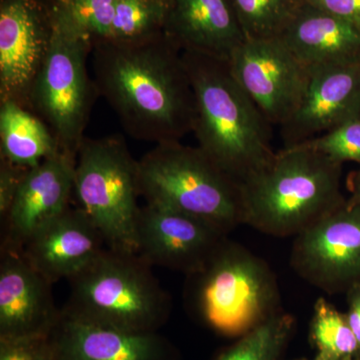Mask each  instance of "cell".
Segmentation results:
<instances>
[{
    "label": "cell",
    "instance_id": "23",
    "mask_svg": "<svg viewBox=\"0 0 360 360\" xmlns=\"http://www.w3.org/2000/svg\"><path fill=\"white\" fill-rule=\"evenodd\" d=\"M167 0H117L110 39L136 42L165 32Z\"/></svg>",
    "mask_w": 360,
    "mask_h": 360
},
{
    "label": "cell",
    "instance_id": "6",
    "mask_svg": "<svg viewBox=\"0 0 360 360\" xmlns=\"http://www.w3.org/2000/svg\"><path fill=\"white\" fill-rule=\"evenodd\" d=\"M139 186L146 203L186 213L226 236L243 224L239 184L198 146L156 144L139 160Z\"/></svg>",
    "mask_w": 360,
    "mask_h": 360
},
{
    "label": "cell",
    "instance_id": "16",
    "mask_svg": "<svg viewBox=\"0 0 360 360\" xmlns=\"http://www.w3.org/2000/svg\"><path fill=\"white\" fill-rule=\"evenodd\" d=\"M106 248L101 232L79 207H68L23 246L30 264L52 284L77 276Z\"/></svg>",
    "mask_w": 360,
    "mask_h": 360
},
{
    "label": "cell",
    "instance_id": "15",
    "mask_svg": "<svg viewBox=\"0 0 360 360\" xmlns=\"http://www.w3.org/2000/svg\"><path fill=\"white\" fill-rule=\"evenodd\" d=\"M52 285L22 250L0 248V338L51 335L61 317Z\"/></svg>",
    "mask_w": 360,
    "mask_h": 360
},
{
    "label": "cell",
    "instance_id": "19",
    "mask_svg": "<svg viewBox=\"0 0 360 360\" xmlns=\"http://www.w3.org/2000/svg\"><path fill=\"white\" fill-rule=\"evenodd\" d=\"M281 39L305 66L360 60L359 28L304 1Z\"/></svg>",
    "mask_w": 360,
    "mask_h": 360
},
{
    "label": "cell",
    "instance_id": "17",
    "mask_svg": "<svg viewBox=\"0 0 360 360\" xmlns=\"http://www.w3.org/2000/svg\"><path fill=\"white\" fill-rule=\"evenodd\" d=\"M58 360H182L179 348L160 333H134L66 316L51 333Z\"/></svg>",
    "mask_w": 360,
    "mask_h": 360
},
{
    "label": "cell",
    "instance_id": "9",
    "mask_svg": "<svg viewBox=\"0 0 360 360\" xmlns=\"http://www.w3.org/2000/svg\"><path fill=\"white\" fill-rule=\"evenodd\" d=\"M290 265L310 285L328 295L360 285V205L345 201L293 238Z\"/></svg>",
    "mask_w": 360,
    "mask_h": 360
},
{
    "label": "cell",
    "instance_id": "29",
    "mask_svg": "<svg viewBox=\"0 0 360 360\" xmlns=\"http://www.w3.org/2000/svg\"><path fill=\"white\" fill-rule=\"evenodd\" d=\"M303 1L347 21L360 30V0H303Z\"/></svg>",
    "mask_w": 360,
    "mask_h": 360
},
{
    "label": "cell",
    "instance_id": "7",
    "mask_svg": "<svg viewBox=\"0 0 360 360\" xmlns=\"http://www.w3.org/2000/svg\"><path fill=\"white\" fill-rule=\"evenodd\" d=\"M51 18V45L33 84L30 110L49 125L61 151L77 158L97 94L87 71L94 41L58 2Z\"/></svg>",
    "mask_w": 360,
    "mask_h": 360
},
{
    "label": "cell",
    "instance_id": "1",
    "mask_svg": "<svg viewBox=\"0 0 360 360\" xmlns=\"http://www.w3.org/2000/svg\"><path fill=\"white\" fill-rule=\"evenodd\" d=\"M92 63L97 94L130 136L158 144L193 132V84L182 51L165 32L142 41H94Z\"/></svg>",
    "mask_w": 360,
    "mask_h": 360
},
{
    "label": "cell",
    "instance_id": "10",
    "mask_svg": "<svg viewBox=\"0 0 360 360\" xmlns=\"http://www.w3.org/2000/svg\"><path fill=\"white\" fill-rule=\"evenodd\" d=\"M241 89L267 122L279 127L292 115L304 91L307 66L281 37L245 39L229 59Z\"/></svg>",
    "mask_w": 360,
    "mask_h": 360
},
{
    "label": "cell",
    "instance_id": "8",
    "mask_svg": "<svg viewBox=\"0 0 360 360\" xmlns=\"http://www.w3.org/2000/svg\"><path fill=\"white\" fill-rule=\"evenodd\" d=\"M73 193L106 248L137 253L139 160L122 137L84 139L75 162Z\"/></svg>",
    "mask_w": 360,
    "mask_h": 360
},
{
    "label": "cell",
    "instance_id": "26",
    "mask_svg": "<svg viewBox=\"0 0 360 360\" xmlns=\"http://www.w3.org/2000/svg\"><path fill=\"white\" fill-rule=\"evenodd\" d=\"M65 7L92 41L110 39L117 0H53Z\"/></svg>",
    "mask_w": 360,
    "mask_h": 360
},
{
    "label": "cell",
    "instance_id": "11",
    "mask_svg": "<svg viewBox=\"0 0 360 360\" xmlns=\"http://www.w3.org/2000/svg\"><path fill=\"white\" fill-rule=\"evenodd\" d=\"M51 11L37 0H1L0 101L30 110V94L51 45Z\"/></svg>",
    "mask_w": 360,
    "mask_h": 360
},
{
    "label": "cell",
    "instance_id": "20",
    "mask_svg": "<svg viewBox=\"0 0 360 360\" xmlns=\"http://www.w3.org/2000/svg\"><path fill=\"white\" fill-rule=\"evenodd\" d=\"M61 151L49 125L14 101H0V158L32 168Z\"/></svg>",
    "mask_w": 360,
    "mask_h": 360
},
{
    "label": "cell",
    "instance_id": "18",
    "mask_svg": "<svg viewBox=\"0 0 360 360\" xmlns=\"http://www.w3.org/2000/svg\"><path fill=\"white\" fill-rule=\"evenodd\" d=\"M165 34L181 51L229 59L245 40L232 0H167Z\"/></svg>",
    "mask_w": 360,
    "mask_h": 360
},
{
    "label": "cell",
    "instance_id": "13",
    "mask_svg": "<svg viewBox=\"0 0 360 360\" xmlns=\"http://www.w3.org/2000/svg\"><path fill=\"white\" fill-rule=\"evenodd\" d=\"M226 238L203 220L153 203L141 206L137 220V255L186 276L200 270Z\"/></svg>",
    "mask_w": 360,
    "mask_h": 360
},
{
    "label": "cell",
    "instance_id": "22",
    "mask_svg": "<svg viewBox=\"0 0 360 360\" xmlns=\"http://www.w3.org/2000/svg\"><path fill=\"white\" fill-rule=\"evenodd\" d=\"M309 340L315 356L324 360H360V347L347 315L321 297L314 303Z\"/></svg>",
    "mask_w": 360,
    "mask_h": 360
},
{
    "label": "cell",
    "instance_id": "32",
    "mask_svg": "<svg viewBox=\"0 0 360 360\" xmlns=\"http://www.w3.org/2000/svg\"><path fill=\"white\" fill-rule=\"evenodd\" d=\"M293 360H324V359H319V357H316L314 355V356L312 357V359H305V357H302V359H293Z\"/></svg>",
    "mask_w": 360,
    "mask_h": 360
},
{
    "label": "cell",
    "instance_id": "5",
    "mask_svg": "<svg viewBox=\"0 0 360 360\" xmlns=\"http://www.w3.org/2000/svg\"><path fill=\"white\" fill-rule=\"evenodd\" d=\"M186 298L207 328L233 338L283 311L274 270L229 238L200 270L186 276Z\"/></svg>",
    "mask_w": 360,
    "mask_h": 360
},
{
    "label": "cell",
    "instance_id": "21",
    "mask_svg": "<svg viewBox=\"0 0 360 360\" xmlns=\"http://www.w3.org/2000/svg\"><path fill=\"white\" fill-rule=\"evenodd\" d=\"M295 329V316L283 310L239 336L214 360H283Z\"/></svg>",
    "mask_w": 360,
    "mask_h": 360
},
{
    "label": "cell",
    "instance_id": "27",
    "mask_svg": "<svg viewBox=\"0 0 360 360\" xmlns=\"http://www.w3.org/2000/svg\"><path fill=\"white\" fill-rule=\"evenodd\" d=\"M0 360H58L49 335L0 338Z\"/></svg>",
    "mask_w": 360,
    "mask_h": 360
},
{
    "label": "cell",
    "instance_id": "25",
    "mask_svg": "<svg viewBox=\"0 0 360 360\" xmlns=\"http://www.w3.org/2000/svg\"><path fill=\"white\" fill-rule=\"evenodd\" d=\"M300 144L319 151L341 165L354 162L360 167V117L348 120L335 129Z\"/></svg>",
    "mask_w": 360,
    "mask_h": 360
},
{
    "label": "cell",
    "instance_id": "24",
    "mask_svg": "<svg viewBox=\"0 0 360 360\" xmlns=\"http://www.w3.org/2000/svg\"><path fill=\"white\" fill-rule=\"evenodd\" d=\"M245 39L281 37L303 0H232Z\"/></svg>",
    "mask_w": 360,
    "mask_h": 360
},
{
    "label": "cell",
    "instance_id": "3",
    "mask_svg": "<svg viewBox=\"0 0 360 360\" xmlns=\"http://www.w3.org/2000/svg\"><path fill=\"white\" fill-rule=\"evenodd\" d=\"M342 167L302 144L283 148L239 186L243 224L295 238L347 201Z\"/></svg>",
    "mask_w": 360,
    "mask_h": 360
},
{
    "label": "cell",
    "instance_id": "31",
    "mask_svg": "<svg viewBox=\"0 0 360 360\" xmlns=\"http://www.w3.org/2000/svg\"><path fill=\"white\" fill-rule=\"evenodd\" d=\"M348 191L350 193L347 198L348 202L360 205V167L350 175L349 181H348Z\"/></svg>",
    "mask_w": 360,
    "mask_h": 360
},
{
    "label": "cell",
    "instance_id": "12",
    "mask_svg": "<svg viewBox=\"0 0 360 360\" xmlns=\"http://www.w3.org/2000/svg\"><path fill=\"white\" fill-rule=\"evenodd\" d=\"M360 117V60L307 66L304 91L281 127L284 148H291Z\"/></svg>",
    "mask_w": 360,
    "mask_h": 360
},
{
    "label": "cell",
    "instance_id": "30",
    "mask_svg": "<svg viewBox=\"0 0 360 360\" xmlns=\"http://www.w3.org/2000/svg\"><path fill=\"white\" fill-rule=\"evenodd\" d=\"M345 295L347 302V311L345 315L360 347V285L354 286Z\"/></svg>",
    "mask_w": 360,
    "mask_h": 360
},
{
    "label": "cell",
    "instance_id": "14",
    "mask_svg": "<svg viewBox=\"0 0 360 360\" xmlns=\"http://www.w3.org/2000/svg\"><path fill=\"white\" fill-rule=\"evenodd\" d=\"M77 158L59 151L26 175L1 222L0 248L22 250L45 224L70 207Z\"/></svg>",
    "mask_w": 360,
    "mask_h": 360
},
{
    "label": "cell",
    "instance_id": "28",
    "mask_svg": "<svg viewBox=\"0 0 360 360\" xmlns=\"http://www.w3.org/2000/svg\"><path fill=\"white\" fill-rule=\"evenodd\" d=\"M32 168L20 167L0 158V220L4 219L13 205L14 198Z\"/></svg>",
    "mask_w": 360,
    "mask_h": 360
},
{
    "label": "cell",
    "instance_id": "2",
    "mask_svg": "<svg viewBox=\"0 0 360 360\" xmlns=\"http://www.w3.org/2000/svg\"><path fill=\"white\" fill-rule=\"evenodd\" d=\"M195 98L193 132L198 148L241 184L276 155L271 127L232 75L227 59L182 51Z\"/></svg>",
    "mask_w": 360,
    "mask_h": 360
},
{
    "label": "cell",
    "instance_id": "4",
    "mask_svg": "<svg viewBox=\"0 0 360 360\" xmlns=\"http://www.w3.org/2000/svg\"><path fill=\"white\" fill-rule=\"evenodd\" d=\"M141 255L104 248L68 279L63 314L77 321L134 331L158 333L169 319L172 300Z\"/></svg>",
    "mask_w": 360,
    "mask_h": 360
}]
</instances>
